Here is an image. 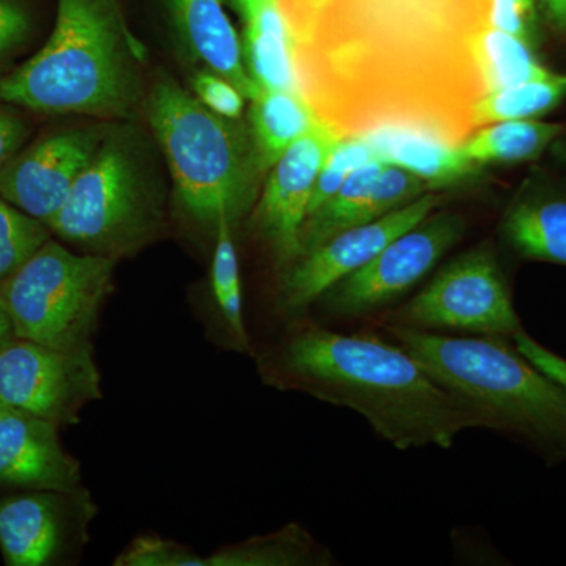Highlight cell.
Listing matches in <instances>:
<instances>
[{
  "label": "cell",
  "mask_w": 566,
  "mask_h": 566,
  "mask_svg": "<svg viewBox=\"0 0 566 566\" xmlns=\"http://www.w3.org/2000/svg\"><path fill=\"white\" fill-rule=\"evenodd\" d=\"M501 237L521 259L566 266V191L521 193L502 219Z\"/></svg>",
  "instance_id": "cell-18"
},
{
  "label": "cell",
  "mask_w": 566,
  "mask_h": 566,
  "mask_svg": "<svg viewBox=\"0 0 566 566\" xmlns=\"http://www.w3.org/2000/svg\"><path fill=\"white\" fill-rule=\"evenodd\" d=\"M381 327L439 385L471 406L483 428L516 439L546 464L566 463V390L513 340Z\"/></svg>",
  "instance_id": "cell-3"
},
{
  "label": "cell",
  "mask_w": 566,
  "mask_h": 566,
  "mask_svg": "<svg viewBox=\"0 0 566 566\" xmlns=\"http://www.w3.org/2000/svg\"><path fill=\"white\" fill-rule=\"evenodd\" d=\"M375 158L374 147L364 137H340L327 155L318 178H316L308 214L318 210L327 199H331L354 170L359 169L364 164L370 163Z\"/></svg>",
  "instance_id": "cell-28"
},
{
  "label": "cell",
  "mask_w": 566,
  "mask_h": 566,
  "mask_svg": "<svg viewBox=\"0 0 566 566\" xmlns=\"http://www.w3.org/2000/svg\"><path fill=\"white\" fill-rule=\"evenodd\" d=\"M464 232L460 214L431 212L394 238L371 262L327 290L319 297L324 308L340 318L378 314L427 277Z\"/></svg>",
  "instance_id": "cell-9"
},
{
  "label": "cell",
  "mask_w": 566,
  "mask_h": 566,
  "mask_svg": "<svg viewBox=\"0 0 566 566\" xmlns=\"http://www.w3.org/2000/svg\"><path fill=\"white\" fill-rule=\"evenodd\" d=\"M251 103L249 129L260 167L268 174L283 153L319 120L303 93L259 91Z\"/></svg>",
  "instance_id": "cell-20"
},
{
  "label": "cell",
  "mask_w": 566,
  "mask_h": 566,
  "mask_svg": "<svg viewBox=\"0 0 566 566\" xmlns=\"http://www.w3.org/2000/svg\"><path fill=\"white\" fill-rule=\"evenodd\" d=\"M99 145V134L84 129L44 133L0 167V196L48 226Z\"/></svg>",
  "instance_id": "cell-13"
},
{
  "label": "cell",
  "mask_w": 566,
  "mask_h": 566,
  "mask_svg": "<svg viewBox=\"0 0 566 566\" xmlns=\"http://www.w3.org/2000/svg\"><path fill=\"white\" fill-rule=\"evenodd\" d=\"M262 370L274 386L352 409L398 450L450 449L463 431L483 428L471 406L378 335L300 324L263 357Z\"/></svg>",
  "instance_id": "cell-2"
},
{
  "label": "cell",
  "mask_w": 566,
  "mask_h": 566,
  "mask_svg": "<svg viewBox=\"0 0 566 566\" xmlns=\"http://www.w3.org/2000/svg\"><path fill=\"white\" fill-rule=\"evenodd\" d=\"M513 344L528 360H532L536 367L542 368L551 378L556 379L558 385L566 390V359L564 356L551 352L524 329L513 337Z\"/></svg>",
  "instance_id": "cell-34"
},
{
  "label": "cell",
  "mask_w": 566,
  "mask_h": 566,
  "mask_svg": "<svg viewBox=\"0 0 566 566\" xmlns=\"http://www.w3.org/2000/svg\"><path fill=\"white\" fill-rule=\"evenodd\" d=\"M539 13L556 31H566V0H535Z\"/></svg>",
  "instance_id": "cell-35"
},
{
  "label": "cell",
  "mask_w": 566,
  "mask_h": 566,
  "mask_svg": "<svg viewBox=\"0 0 566 566\" xmlns=\"http://www.w3.org/2000/svg\"><path fill=\"white\" fill-rule=\"evenodd\" d=\"M14 338H17V333H14L13 319H11L9 308L0 296V352Z\"/></svg>",
  "instance_id": "cell-37"
},
{
  "label": "cell",
  "mask_w": 566,
  "mask_h": 566,
  "mask_svg": "<svg viewBox=\"0 0 566 566\" xmlns=\"http://www.w3.org/2000/svg\"><path fill=\"white\" fill-rule=\"evenodd\" d=\"M0 398L57 423H76L91 401L102 398V375L92 348L59 349L14 338L0 352Z\"/></svg>",
  "instance_id": "cell-10"
},
{
  "label": "cell",
  "mask_w": 566,
  "mask_h": 566,
  "mask_svg": "<svg viewBox=\"0 0 566 566\" xmlns=\"http://www.w3.org/2000/svg\"><path fill=\"white\" fill-rule=\"evenodd\" d=\"M114 268L111 256L74 253L51 238L0 283L17 337L51 348H92Z\"/></svg>",
  "instance_id": "cell-6"
},
{
  "label": "cell",
  "mask_w": 566,
  "mask_h": 566,
  "mask_svg": "<svg viewBox=\"0 0 566 566\" xmlns=\"http://www.w3.org/2000/svg\"><path fill=\"white\" fill-rule=\"evenodd\" d=\"M156 216L136 163L122 142H102L57 214L52 234L93 255L117 259L144 243Z\"/></svg>",
  "instance_id": "cell-7"
},
{
  "label": "cell",
  "mask_w": 566,
  "mask_h": 566,
  "mask_svg": "<svg viewBox=\"0 0 566 566\" xmlns=\"http://www.w3.org/2000/svg\"><path fill=\"white\" fill-rule=\"evenodd\" d=\"M333 556L303 527L290 524L275 534L253 536L240 545L227 546L200 566H301L331 565Z\"/></svg>",
  "instance_id": "cell-23"
},
{
  "label": "cell",
  "mask_w": 566,
  "mask_h": 566,
  "mask_svg": "<svg viewBox=\"0 0 566 566\" xmlns=\"http://www.w3.org/2000/svg\"><path fill=\"white\" fill-rule=\"evenodd\" d=\"M376 158L422 178L430 191L449 188L475 177L480 164L471 161L460 145L401 129H379L365 134Z\"/></svg>",
  "instance_id": "cell-19"
},
{
  "label": "cell",
  "mask_w": 566,
  "mask_h": 566,
  "mask_svg": "<svg viewBox=\"0 0 566 566\" xmlns=\"http://www.w3.org/2000/svg\"><path fill=\"white\" fill-rule=\"evenodd\" d=\"M7 406L3 403L2 398H0V415H2L3 411H6Z\"/></svg>",
  "instance_id": "cell-40"
},
{
  "label": "cell",
  "mask_w": 566,
  "mask_h": 566,
  "mask_svg": "<svg viewBox=\"0 0 566 566\" xmlns=\"http://www.w3.org/2000/svg\"><path fill=\"white\" fill-rule=\"evenodd\" d=\"M55 24L35 55L0 77V99L40 114L125 117L136 99L128 54L144 57L117 0H55Z\"/></svg>",
  "instance_id": "cell-4"
},
{
  "label": "cell",
  "mask_w": 566,
  "mask_h": 566,
  "mask_svg": "<svg viewBox=\"0 0 566 566\" xmlns=\"http://www.w3.org/2000/svg\"><path fill=\"white\" fill-rule=\"evenodd\" d=\"M488 0H322L292 24L301 92L340 137L401 129L461 145L486 93Z\"/></svg>",
  "instance_id": "cell-1"
},
{
  "label": "cell",
  "mask_w": 566,
  "mask_h": 566,
  "mask_svg": "<svg viewBox=\"0 0 566 566\" xmlns=\"http://www.w3.org/2000/svg\"><path fill=\"white\" fill-rule=\"evenodd\" d=\"M148 122L166 155L178 202L197 222L240 221L256 203L262 167L251 129L203 106L172 81L159 82Z\"/></svg>",
  "instance_id": "cell-5"
},
{
  "label": "cell",
  "mask_w": 566,
  "mask_h": 566,
  "mask_svg": "<svg viewBox=\"0 0 566 566\" xmlns=\"http://www.w3.org/2000/svg\"><path fill=\"white\" fill-rule=\"evenodd\" d=\"M202 557L193 554L188 547L147 535L134 539L128 549L115 560V565L125 566H200Z\"/></svg>",
  "instance_id": "cell-29"
},
{
  "label": "cell",
  "mask_w": 566,
  "mask_h": 566,
  "mask_svg": "<svg viewBox=\"0 0 566 566\" xmlns=\"http://www.w3.org/2000/svg\"><path fill=\"white\" fill-rule=\"evenodd\" d=\"M538 7L535 0H488L491 28L512 33L534 44Z\"/></svg>",
  "instance_id": "cell-31"
},
{
  "label": "cell",
  "mask_w": 566,
  "mask_h": 566,
  "mask_svg": "<svg viewBox=\"0 0 566 566\" xmlns=\"http://www.w3.org/2000/svg\"><path fill=\"white\" fill-rule=\"evenodd\" d=\"M566 98V74L526 82L485 93L474 109L475 128L504 120H532L557 107Z\"/></svg>",
  "instance_id": "cell-25"
},
{
  "label": "cell",
  "mask_w": 566,
  "mask_h": 566,
  "mask_svg": "<svg viewBox=\"0 0 566 566\" xmlns=\"http://www.w3.org/2000/svg\"><path fill=\"white\" fill-rule=\"evenodd\" d=\"M385 166L386 163L379 158L364 164L346 178L331 199L307 216L301 230V255L314 251L334 234L370 222L368 200Z\"/></svg>",
  "instance_id": "cell-22"
},
{
  "label": "cell",
  "mask_w": 566,
  "mask_h": 566,
  "mask_svg": "<svg viewBox=\"0 0 566 566\" xmlns=\"http://www.w3.org/2000/svg\"><path fill=\"white\" fill-rule=\"evenodd\" d=\"M264 2H268V0H232L234 9L240 11L241 17L251 13L252 10L259 9Z\"/></svg>",
  "instance_id": "cell-38"
},
{
  "label": "cell",
  "mask_w": 566,
  "mask_h": 566,
  "mask_svg": "<svg viewBox=\"0 0 566 566\" xmlns=\"http://www.w3.org/2000/svg\"><path fill=\"white\" fill-rule=\"evenodd\" d=\"M562 134L564 126L536 118L495 122L475 129L460 147L471 161L482 167L527 163L538 159Z\"/></svg>",
  "instance_id": "cell-21"
},
{
  "label": "cell",
  "mask_w": 566,
  "mask_h": 566,
  "mask_svg": "<svg viewBox=\"0 0 566 566\" xmlns=\"http://www.w3.org/2000/svg\"><path fill=\"white\" fill-rule=\"evenodd\" d=\"M232 223L222 219L216 227V249L212 259L211 283L216 304L223 322L232 334L234 345L241 352L249 349V335L245 329L243 311V286H241L240 262L234 249Z\"/></svg>",
  "instance_id": "cell-26"
},
{
  "label": "cell",
  "mask_w": 566,
  "mask_h": 566,
  "mask_svg": "<svg viewBox=\"0 0 566 566\" xmlns=\"http://www.w3.org/2000/svg\"><path fill=\"white\" fill-rule=\"evenodd\" d=\"M31 126L22 117L21 107L0 99V167L24 147Z\"/></svg>",
  "instance_id": "cell-33"
},
{
  "label": "cell",
  "mask_w": 566,
  "mask_h": 566,
  "mask_svg": "<svg viewBox=\"0 0 566 566\" xmlns=\"http://www.w3.org/2000/svg\"><path fill=\"white\" fill-rule=\"evenodd\" d=\"M553 148L556 150L557 155L560 156V158L566 159V137H564V139L558 137V139L554 142Z\"/></svg>",
  "instance_id": "cell-39"
},
{
  "label": "cell",
  "mask_w": 566,
  "mask_h": 566,
  "mask_svg": "<svg viewBox=\"0 0 566 566\" xmlns=\"http://www.w3.org/2000/svg\"><path fill=\"white\" fill-rule=\"evenodd\" d=\"M192 95L207 109L230 120H240L244 114L245 96L232 82L223 80L210 70H202L193 76Z\"/></svg>",
  "instance_id": "cell-30"
},
{
  "label": "cell",
  "mask_w": 566,
  "mask_h": 566,
  "mask_svg": "<svg viewBox=\"0 0 566 566\" xmlns=\"http://www.w3.org/2000/svg\"><path fill=\"white\" fill-rule=\"evenodd\" d=\"M164 3L186 51L205 70L237 85L251 102L260 88L245 70L243 43L222 0H164Z\"/></svg>",
  "instance_id": "cell-16"
},
{
  "label": "cell",
  "mask_w": 566,
  "mask_h": 566,
  "mask_svg": "<svg viewBox=\"0 0 566 566\" xmlns=\"http://www.w3.org/2000/svg\"><path fill=\"white\" fill-rule=\"evenodd\" d=\"M243 57L260 91L301 92L296 40L279 0H268L244 14Z\"/></svg>",
  "instance_id": "cell-17"
},
{
  "label": "cell",
  "mask_w": 566,
  "mask_h": 566,
  "mask_svg": "<svg viewBox=\"0 0 566 566\" xmlns=\"http://www.w3.org/2000/svg\"><path fill=\"white\" fill-rule=\"evenodd\" d=\"M441 202L438 193H423L416 202L334 234L314 251L304 253L283 274L279 311L285 315L303 314L335 283L371 262L394 238L423 221Z\"/></svg>",
  "instance_id": "cell-11"
},
{
  "label": "cell",
  "mask_w": 566,
  "mask_h": 566,
  "mask_svg": "<svg viewBox=\"0 0 566 566\" xmlns=\"http://www.w3.org/2000/svg\"><path fill=\"white\" fill-rule=\"evenodd\" d=\"M475 57L486 93L556 74L536 59L534 44L491 25L480 33Z\"/></svg>",
  "instance_id": "cell-24"
},
{
  "label": "cell",
  "mask_w": 566,
  "mask_h": 566,
  "mask_svg": "<svg viewBox=\"0 0 566 566\" xmlns=\"http://www.w3.org/2000/svg\"><path fill=\"white\" fill-rule=\"evenodd\" d=\"M513 340L523 331L504 271L490 244L446 264L427 286L379 318V326Z\"/></svg>",
  "instance_id": "cell-8"
},
{
  "label": "cell",
  "mask_w": 566,
  "mask_h": 566,
  "mask_svg": "<svg viewBox=\"0 0 566 566\" xmlns=\"http://www.w3.org/2000/svg\"><path fill=\"white\" fill-rule=\"evenodd\" d=\"M33 32V13L28 0H0V61L20 50Z\"/></svg>",
  "instance_id": "cell-32"
},
{
  "label": "cell",
  "mask_w": 566,
  "mask_h": 566,
  "mask_svg": "<svg viewBox=\"0 0 566 566\" xmlns=\"http://www.w3.org/2000/svg\"><path fill=\"white\" fill-rule=\"evenodd\" d=\"M322 0H279L290 24L300 21L305 14L311 13Z\"/></svg>",
  "instance_id": "cell-36"
},
{
  "label": "cell",
  "mask_w": 566,
  "mask_h": 566,
  "mask_svg": "<svg viewBox=\"0 0 566 566\" xmlns=\"http://www.w3.org/2000/svg\"><path fill=\"white\" fill-rule=\"evenodd\" d=\"M80 463L63 449L59 424L20 409L0 415V488L77 493Z\"/></svg>",
  "instance_id": "cell-14"
},
{
  "label": "cell",
  "mask_w": 566,
  "mask_h": 566,
  "mask_svg": "<svg viewBox=\"0 0 566 566\" xmlns=\"http://www.w3.org/2000/svg\"><path fill=\"white\" fill-rule=\"evenodd\" d=\"M338 139L337 133L319 122L271 167L262 196L253 205V229L283 264L300 259L301 230L316 178Z\"/></svg>",
  "instance_id": "cell-12"
},
{
  "label": "cell",
  "mask_w": 566,
  "mask_h": 566,
  "mask_svg": "<svg viewBox=\"0 0 566 566\" xmlns=\"http://www.w3.org/2000/svg\"><path fill=\"white\" fill-rule=\"evenodd\" d=\"M51 238L46 223L0 196V283L24 266Z\"/></svg>",
  "instance_id": "cell-27"
},
{
  "label": "cell",
  "mask_w": 566,
  "mask_h": 566,
  "mask_svg": "<svg viewBox=\"0 0 566 566\" xmlns=\"http://www.w3.org/2000/svg\"><path fill=\"white\" fill-rule=\"evenodd\" d=\"M57 491L0 499V551L9 566L50 565L69 535V495Z\"/></svg>",
  "instance_id": "cell-15"
}]
</instances>
